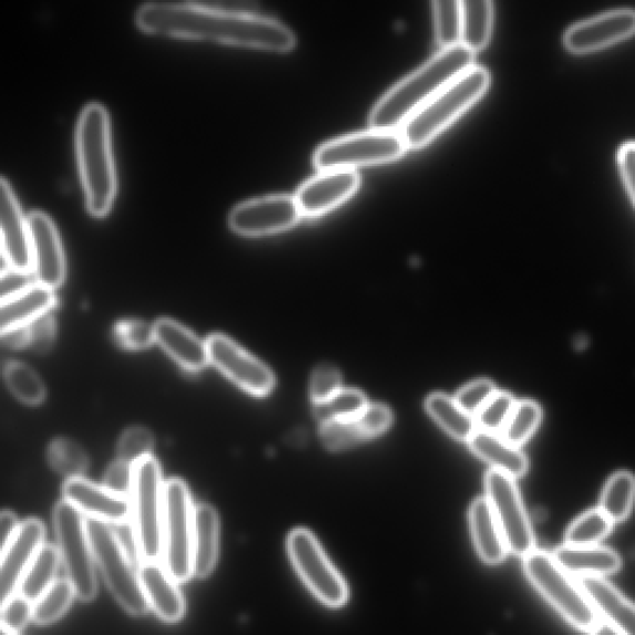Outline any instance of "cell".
Wrapping results in <instances>:
<instances>
[{
	"instance_id": "1",
	"label": "cell",
	"mask_w": 635,
	"mask_h": 635,
	"mask_svg": "<svg viewBox=\"0 0 635 635\" xmlns=\"http://www.w3.org/2000/svg\"><path fill=\"white\" fill-rule=\"evenodd\" d=\"M136 22L147 33L218 41L274 53H289L295 37L279 20L261 14H231L205 2H150L138 8Z\"/></svg>"
},
{
	"instance_id": "2",
	"label": "cell",
	"mask_w": 635,
	"mask_h": 635,
	"mask_svg": "<svg viewBox=\"0 0 635 635\" xmlns=\"http://www.w3.org/2000/svg\"><path fill=\"white\" fill-rule=\"evenodd\" d=\"M473 66L475 54L464 45L440 50L425 66L377 102L368 117V126L375 131L399 132L419 108Z\"/></svg>"
},
{
	"instance_id": "3",
	"label": "cell",
	"mask_w": 635,
	"mask_h": 635,
	"mask_svg": "<svg viewBox=\"0 0 635 635\" xmlns=\"http://www.w3.org/2000/svg\"><path fill=\"white\" fill-rule=\"evenodd\" d=\"M75 142L87 210L95 218H104L111 211L117 192L110 118L104 106L92 102L81 111Z\"/></svg>"
},
{
	"instance_id": "4",
	"label": "cell",
	"mask_w": 635,
	"mask_h": 635,
	"mask_svg": "<svg viewBox=\"0 0 635 635\" xmlns=\"http://www.w3.org/2000/svg\"><path fill=\"white\" fill-rule=\"evenodd\" d=\"M488 70L475 65L407 119L399 133L408 150L423 149L487 94Z\"/></svg>"
},
{
	"instance_id": "5",
	"label": "cell",
	"mask_w": 635,
	"mask_h": 635,
	"mask_svg": "<svg viewBox=\"0 0 635 635\" xmlns=\"http://www.w3.org/2000/svg\"><path fill=\"white\" fill-rule=\"evenodd\" d=\"M89 538L102 576L123 608L139 617L149 610L138 571L133 566L117 531L107 522L86 519Z\"/></svg>"
},
{
	"instance_id": "6",
	"label": "cell",
	"mask_w": 635,
	"mask_h": 635,
	"mask_svg": "<svg viewBox=\"0 0 635 635\" xmlns=\"http://www.w3.org/2000/svg\"><path fill=\"white\" fill-rule=\"evenodd\" d=\"M164 483L157 459L149 456L135 465L131 493L132 529L143 562L163 558Z\"/></svg>"
},
{
	"instance_id": "7",
	"label": "cell",
	"mask_w": 635,
	"mask_h": 635,
	"mask_svg": "<svg viewBox=\"0 0 635 635\" xmlns=\"http://www.w3.org/2000/svg\"><path fill=\"white\" fill-rule=\"evenodd\" d=\"M527 576L552 607L573 627L591 632L598 622L586 592L563 570L554 556L534 550L524 558Z\"/></svg>"
},
{
	"instance_id": "8",
	"label": "cell",
	"mask_w": 635,
	"mask_h": 635,
	"mask_svg": "<svg viewBox=\"0 0 635 635\" xmlns=\"http://www.w3.org/2000/svg\"><path fill=\"white\" fill-rule=\"evenodd\" d=\"M194 530L196 507L181 479L174 478L164 486L163 561L178 583L194 576Z\"/></svg>"
},
{
	"instance_id": "9",
	"label": "cell",
	"mask_w": 635,
	"mask_h": 635,
	"mask_svg": "<svg viewBox=\"0 0 635 635\" xmlns=\"http://www.w3.org/2000/svg\"><path fill=\"white\" fill-rule=\"evenodd\" d=\"M407 150L402 133L371 129L325 143L315 152L314 166L320 171L355 170L396 162Z\"/></svg>"
},
{
	"instance_id": "10",
	"label": "cell",
	"mask_w": 635,
	"mask_h": 635,
	"mask_svg": "<svg viewBox=\"0 0 635 635\" xmlns=\"http://www.w3.org/2000/svg\"><path fill=\"white\" fill-rule=\"evenodd\" d=\"M54 529L61 562L65 568L66 579L73 583L76 597L82 602L95 600L96 562L84 516L66 500H61L54 509Z\"/></svg>"
},
{
	"instance_id": "11",
	"label": "cell",
	"mask_w": 635,
	"mask_h": 635,
	"mask_svg": "<svg viewBox=\"0 0 635 635\" xmlns=\"http://www.w3.org/2000/svg\"><path fill=\"white\" fill-rule=\"evenodd\" d=\"M287 550L296 573L315 598L327 607H343L350 600V589L312 532L293 530L287 539Z\"/></svg>"
},
{
	"instance_id": "12",
	"label": "cell",
	"mask_w": 635,
	"mask_h": 635,
	"mask_svg": "<svg viewBox=\"0 0 635 635\" xmlns=\"http://www.w3.org/2000/svg\"><path fill=\"white\" fill-rule=\"evenodd\" d=\"M486 491L508 550L525 558L535 550V540L516 479L491 469L486 477Z\"/></svg>"
},
{
	"instance_id": "13",
	"label": "cell",
	"mask_w": 635,
	"mask_h": 635,
	"mask_svg": "<svg viewBox=\"0 0 635 635\" xmlns=\"http://www.w3.org/2000/svg\"><path fill=\"white\" fill-rule=\"evenodd\" d=\"M210 364L225 376L256 397H264L272 393L275 377L268 365L258 357L246 352L231 337L223 334H212L207 341Z\"/></svg>"
},
{
	"instance_id": "14",
	"label": "cell",
	"mask_w": 635,
	"mask_h": 635,
	"mask_svg": "<svg viewBox=\"0 0 635 635\" xmlns=\"http://www.w3.org/2000/svg\"><path fill=\"white\" fill-rule=\"evenodd\" d=\"M302 218L294 197L270 196L237 205L229 215V225L242 237L259 238L291 230Z\"/></svg>"
},
{
	"instance_id": "15",
	"label": "cell",
	"mask_w": 635,
	"mask_h": 635,
	"mask_svg": "<svg viewBox=\"0 0 635 635\" xmlns=\"http://www.w3.org/2000/svg\"><path fill=\"white\" fill-rule=\"evenodd\" d=\"M0 231H2L3 270L34 272L32 239L15 192L7 178L0 180Z\"/></svg>"
},
{
	"instance_id": "16",
	"label": "cell",
	"mask_w": 635,
	"mask_h": 635,
	"mask_svg": "<svg viewBox=\"0 0 635 635\" xmlns=\"http://www.w3.org/2000/svg\"><path fill=\"white\" fill-rule=\"evenodd\" d=\"M361 188L356 170H326L305 181L295 194L303 218H321L355 196Z\"/></svg>"
},
{
	"instance_id": "17",
	"label": "cell",
	"mask_w": 635,
	"mask_h": 635,
	"mask_svg": "<svg viewBox=\"0 0 635 635\" xmlns=\"http://www.w3.org/2000/svg\"><path fill=\"white\" fill-rule=\"evenodd\" d=\"M45 527L38 519H28L20 524L15 537L2 550L0 563V598L4 603L17 595L20 583L32 562L43 548Z\"/></svg>"
},
{
	"instance_id": "18",
	"label": "cell",
	"mask_w": 635,
	"mask_h": 635,
	"mask_svg": "<svg viewBox=\"0 0 635 635\" xmlns=\"http://www.w3.org/2000/svg\"><path fill=\"white\" fill-rule=\"evenodd\" d=\"M28 223L37 282L55 291L66 278L65 253L55 223L41 211L29 214Z\"/></svg>"
},
{
	"instance_id": "19",
	"label": "cell",
	"mask_w": 635,
	"mask_h": 635,
	"mask_svg": "<svg viewBox=\"0 0 635 635\" xmlns=\"http://www.w3.org/2000/svg\"><path fill=\"white\" fill-rule=\"evenodd\" d=\"M63 495L64 500L87 519L104 521L110 525H125L131 520L129 499L112 493L106 487L92 483L84 477L69 478Z\"/></svg>"
},
{
	"instance_id": "20",
	"label": "cell",
	"mask_w": 635,
	"mask_h": 635,
	"mask_svg": "<svg viewBox=\"0 0 635 635\" xmlns=\"http://www.w3.org/2000/svg\"><path fill=\"white\" fill-rule=\"evenodd\" d=\"M635 33V12L617 10L572 27L565 45L576 54L592 53L627 39Z\"/></svg>"
},
{
	"instance_id": "21",
	"label": "cell",
	"mask_w": 635,
	"mask_h": 635,
	"mask_svg": "<svg viewBox=\"0 0 635 635\" xmlns=\"http://www.w3.org/2000/svg\"><path fill=\"white\" fill-rule=\"evenodd\" d=\"M393 423L392 409L382 404L367 405L363 413L332 424L322 425L325 448L342 450L383 435Z\"/></svg>"
},
{
	"instance_id": "22",
	"label": "cell",
	"mask_w": 635,
	"mask_h": 635,
	"mask_svg": "<svg viewBox=\"0 0 635 635\" xmlns=\"http://www.w3.org/2000/svg\"><path fill=\"white\" fill-rule=\"evenodd\" d=\"M138 575L148 606L157 617L167 623H177L186 614V601L177 581L159 561L143 562Z\"/></svg>"
},
{
	"instance_id": "23",
	"label": "cell",
	"mask_w": 635,
	"mask_h": 635,
	"mask_svg": "<svg viewBox=\"0 0 635 635\" xmlns=\"http://www.w3.org/2000/svg\"><path fill=\"white\" fill-rule=\"evenodd\" d=\"M155 332L156 343L184 371L199 373L210 364L207 342H202L187 326L170 318H160L155 323Z\"/></svg>"
},
{
	"instance_id": "24",
	"label": "cell",
	"mask_w": 635,
	"mask_h": 635,
	"mask_svg": "<svg viewBox=\"0 0 635 635\" xmlns=\"http://www.w3.org/2000/svg\"><path fill=\"white\" fill-rule=\"evenodd\" d=\"M56 304L54 290L38 282L27 290L2 301L0 331L2 334L29 326L39 318L53 311Z\"/></svg>"
},
{
	"instance_id": "25",
	"label": "cell",
	"mask_w": 635,
	"mask_h": 635,
	"mask_svg": "<svg viewBox=\"0 0 635 635\" xmlns=\"http://www.w3.org/2000/svg\"><path fill=\"white\" fill-rule=\"evenodd\" d=\"M580 585L586 592L593 608L624 635H635V604L624 597L610 582L601 577H582Z\"/></svg>"
},
{
	"instance_id": "26",
	"label": "cell",
	"mask_w": 635,
	"mask_h": 635,
	"mask_svg": "<svg viewBox=\"0 0 635 635\" xmlns=\"http://www.w3.org/2000/svg\"><path fill=\"white\" fill-rule=\"evenodd\" d=\"M469 522L479 558L488 565H498V563L503 562L509 550L503 531H501L487 498L475 500L470 507Z\"/></svg>"
},
{
	"instance_id": "27",
	"label": "cell",
	"mask_w": 635,
	"mask_h": 635,
	"mask_svg": "<svg viewBox=\"0 0 635 635\" xmlns=\"http://www.w3.org/2000/svg\"><path fill=\"white\" fill-rule=\"evenodd\" d=\"M472 452L483 459L498 472L513 479L525 476L529 469L528 458L519 447L510 445L508 440L498 434H491L477 429V433L468 443Z\"/></svg>"
},
{
	"instance_id": "28",
	"label": "cell",
	"mask_w": 635,
	"mask_h": 635,
	"mask_svg": "<svg viewBox=\"0 0 635 635\" xmlns=\"http://www.w3.org/2000/svg\"><path fill=\"white\" fill-rule=\"evenodd\" d=\"M554 559L563 570L581 577L603 579L622 566L616 552L598 546L563 545L555 551Z\"/></svg>"
},
{
	"instance_id": "29",
	"label": "cell",
	"mask_w": 635,
	"mask_h": 635,
	"mask_svg": "<svg viewBox=\"0 0 635 635\" xmlns=\"http://www.w3.org/2000/svg\"><path fill=\"white\" fill-rule=\"evenodd\" d=\"M220 521L214 507H196L194 530V576L207 579L217 566L219 555Z\"/></svg>"
},
{
	"instance_id": "30",
	"label": "cell",
	"mask_w": 635,
	"mask_h": 635,
	"mask_svg": "<svg viewBox=\"0 0 635 635\" xmlns=\"http://www.w3.org/2000/svg\"><path fill=\"white\" fill-rule=\"evenodd\" d=\"M426 409L429 416L459 443L468 444L477 433L476 417L466 413L456 398L445 394H434L426 399Z\"/></svg>"
},
{
	"instance_id": "31",
	"label": "cell",
	"mask_w": 635,
	"mask_h": 635,
	"mask_svg": "<svg viewBox=\"0 0 635 635\" xmlns=\"http://www.w3.org/2000/svg\"><path fill=\"white\" fill-rule=\"evenodd\" d=\"M462 45L473 54L483 50L493 29L495 10L489 0H462Z\"/></svg>"
},
{
	"instance_id": "32",
	"label": "cell",
	"mask_w": 635,
	"mask_h": 635,
	"mask_svg": "<svg viewBox=\"0 0 635 635\" xmlns=\"http://www.w3.org/2000/svg\"><path fill=\"white\" fill-rule=\"evenodd\" d=\"M60 562L59 549L45 544L28 569L18 593L33 603L38 601L56 581Z\"/></svg>"
},
{
	"instance_id": "33",
	"label": "cell",
	"mask_w": 635,
	"mask_h": 635,
	"mask_svg": "<svg viewBox=\"0 0 635 635\" xmlns=\"http://www.w3.org/2000/svg\"><path fill=\"white\" fill-rule=\"evenodd\" d=\"M3 376L9 392L19 402L29 406H38L44 403L46 387L34 368L23 362L12 361L4 365Z\"/></svg>"
},
{
	"instance_id": "34",
	"label": "cell",
	"mask_w": 635,
	"mask_h": 635,
	"mask_svg": "<svg viewBox=\"0 0 635 635\" xmlns=\"http://www.w3.org/2000/svg\"><path fill=\"white\" fill-rule=\"evenodd\" d=\"M635 500V477L629 472L613 475L601 497V510L612 522L626 520Z\"/></svg>"
},
{
	"instance_id": "35",
	"label": "cell",
	"mask_w": 635,
	"mask_h": 635,
	"mask_svg": "<svg viewBox=\"0 0 635 635\" xmlns=\"http://www.w3.org/2000/svg\"><path fill=\"white\" fill-rule=\"evenodd\" d=\"M76 592L67 579L56 580L43 596L34 602L33 621L39 626H49L59 621L71 607Z\"/></svg>"
},
{
	"instance_id": "36",
	"label": "cell",
	"mask_w": 635,
	"mask_h": 635,
	"mask_svg": "<svg viewBox=\"0 0 635 635\" xmlns=\"http://www.w3.org/2000/svg\"><path fill=\"white\" fill-rule=\"evenodd\" d=\"M366 396L355 388H342L325 402L314 405V416L322 425L344 421L352 418L367 407Z\"/></svg>"
},
{
	"instance_id": "37",
	"label": "cell",
	"mask_w": 635,
	"mask_h": 635,
	"mask_svg": "<svg viewBox=\"0 0 635 635\" xmlns=\"http://www.w3.org/2000/svg\"><path fill=\"white\" fill-rule=\"evenodd\" d=\"M612 520L601 509H593L572 522L566 531V545L596 546L612 530Z\"/></svg>"
},
{
	"instance_id": "38",
	"label": "cell",
	"mask_w": 635,
	"mask_h": 635,
	"mask_svg": "<svg viewBox=\"0 0 635 635\" xmlns=\"http://www.w3.org/2000/svg\"><path fill=\"white\" fill-rule=\"evenodd\" d=\"M437 41L443 50L462 45V6L459 0L434 2Z\"/></svg>"
},
{
	"instance_id": "39",
	"label": "cell",
	"mask_w": 635,
	"mask_h": 635,
	"mask_svg": "<svg viewBox=\"0 0 635 635\" xmlns=\"http://www.w3.org/2000/svg\"><path fill=\"white\" fill-rule=\"evenodd\" d=\"M542 418L541 407L535 402L522 399L518 402L511 413L501 437L510 445L520 447L535 434Z\"/></svg>"
},
{
	"instance_id": "40",
	"label": "cell",
	"mask_w": 635,
	"mask_h": 635,
	"mask_svg": "<svg viewBox=\"0 0 635 635\" xmlns=\"http://www.w3.org/2000/svg\"><path fill=\"white\" fill-rule=\"evenodd\" d=\"M49 465L69 478L82 477L89 466L85 450L75 440L56 438L49 445Z\"/></svg>"
},
{
	"instance_id": "41",
	"label": "cell",
	"mask_w": 635,
	"mask_h": 635,
	"mask_svg": "<svg viewBox=\"0 0 635 635\" xmlns=\"http://www.w3.org/2000/svg\"><path fill=\"white\" fill-rule=\"evenodd\" d=\"M516 404L513 396L498 392L476 416L478 429L491 434L503 431Z\"/></svg>"
},
{
	"instance_id": "42",
	"label": "cell",
	"mask_w": 635,
	"mask_h": 635,
	"mask_svg": "<svg viewBox=\"0 0 635 635\" xmlns=\"http://www.w3.org/2000/svg\"><path fill=\"white\" fill-rule=\"evenodd\" d=\"M155 437L146 427L135 426L122 434L117 446V458L133 466L152 456Z\"/></svg>"
},
{
	"instance_id": "43",
	"label": "cell",
	"mask_w": 635,
	"mask_h": 635,
	"mask_svg": "<svg viewBox=\"0 0 635 635\" xmlns=\"http://www.w3.org/2000/svg\"><path fill=\"white\" fill-rule=\"evenodd\" d=\"M117 343L128 351H143L156 343L155 324L145 321L126 320L115 326Z\"/></svg>"
},
{
	"instance_id": "44",
	"label": "cell",
	"mask_w": 635,
	"mask_h": 635,
	"mask_svg": "<svg viewBox=\"0 0 635 635\" xmlns=\"http://www.w3.org/2000/svg\"><path fill=\"white\" fill-rule=\"evenodd\" d=\"M34 603L24 596L17 595L2 603V628L19 633L33 621Z\"/></svg>"
},
{
	"instance_id": "45",
	"label": "cell",
	"mask_w": 635,
	"mask_h": 635,
	"mask_svg": "<svg viewBox=\"0 0 635 635\" xmlns=\"http://www.w3.org/2000/svg\"><path fill=\"white\" fill-rule=\"evenodd\" d=\"M498 393L497 387L487 378L468 384L460 391L456 402L466 413L476 417L491 397Z\"/></svg>"
},
{
	"instance_id": "46",
	"label": "cell",
	"mask_w": 635,
	"mask_h": 635,
	"mask_svg": "<svg viewBox=\"0 0 635 635\" xmlns=\"http://www.w3.org/2000/svg\"><path fill=\"white\" fill-rule=\"evenodd\" d=\"M342 391L341 373L332 365H321L315 368L311 382V398L313 405L325 402Z\"/></svg>"
},
{
	"instance_id": "47",
	"label": "cell",
	"mask_w": 635,
	"mask_h": 635,
	"mask_svg": "<svg viewBox=\"0 0 635 635\" xmlns=\"http://www.w3.org/2000/svg\"><path fill=\"white\" fill-rule=\"evenodd\" d=\"M133 475H135V466L117 458L107 469L104 487L111 490L112 493L129 499L133 487Z\"/></svg>"
},
{
	"instance_id": "48",
	"label": "cell",
	"mask_w": 635,
	"mask_h": 635,
	"mask_svg": "<svg viewBox=\"0 0 635 635\" xmlns=\"http://www.w3.org/2000/svg\"><path fill=\"white\" fill-rule=\"evenodd\" d=\"M55 334L56 324L54 316L48 313L29 325V346H32L39 354H45L53 346Z\"/></svg>"
},
{
	"instance_id": "49",
	"label": "cell",
	"mask_w": 635,
	"mask_h": 635,
	"mask_svg": "<svg viewBox=\"0 0 635 635\" xmlns=\"http://www.w3.org/2000/svg\"><path fill=\"white\" fill-rule=\"evenodd\" d=\"M621 173L635 204V143H628L620 150Z\"/></svg>"
},
{
	"instance_id": "50",
	"label": "cell",
	"mask_w": 635,
	"mask_h": 635,
	"mask_svg": "<svg viewBox=\"0 0 635 635\" xmlns=\"http://www.w3.org/2000/svg\"><path fill=\"white\" fill-rule=\"evenodd\" d=\"M29 274L19 273L9 269L2 270V301L10 299L33 283L28 281Z\"/></svg>"
},
{
	"instance_id": "51",
	"label": "cell",
	"mask_w": 635,
	"mask_h": 635,
	"mask_svg": "<svg viewBox=\"0 0 635 635\" xmlns=\"http://www.w3.org/2000/svg\"><path fill=\"white\" fill-rule=\"evenodd\" d=\"M22 522H19L17 516L13 511L3 510L2 516H0V534H2V550L9 544Z\"/></svg>"
},
{
	"instance_id": "52",
	"label": "cell",
	"mask_w": 635,
	"mask_h": 635,
	"mask_svg": "<svg viewBox=\"0 0 635 635\" xmlns=\"http://www.w3.org/2000/svg\"><path fill=\"white\" fill-rule=\"evenodd\" d=\"M2 340L6 346L13 347V350H19V347L29 346L30 343L29 326L20 327V330L2 334Z\"/></svg>"
},
{
	"instance_id": "53",
	"label": "cell",
	"mask_w": 635,
	"mask_h": 635,
	"mask_svg": "<svg viewBox=\"0 0 635 635\" xmlns=\"http://www.w3.org/2000/svg\"><path fill=\"white\" fill-rule=\"evenodd\" d=\"M592 635H624L608 622H597L591 631Z\"/></svg>"
},
{
	"instance_id": "54",
	"label": "cell",
	"mask_w": 635,
	"mask_h": 635,
	"mask_svg": "<svg viewBox=\"0 0 635 635\" xmlns=\"http://www.w3.org/2000/svg\"><path fill=\"white\" fill-rule=\"evenodd\" d=\"M0 635H19L18 633H13V632H9L4 628H2V632H0Z\"/></svg>"
}]
</instances>
